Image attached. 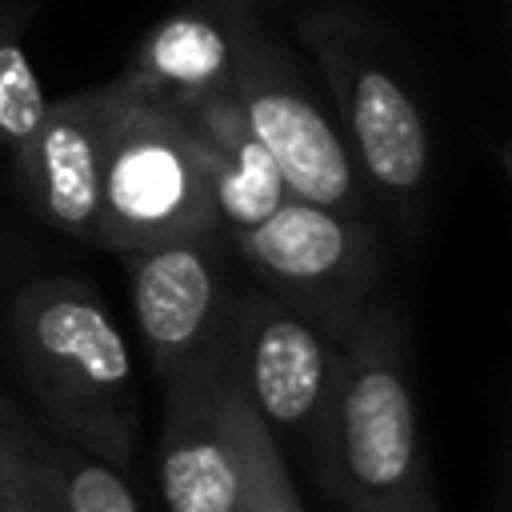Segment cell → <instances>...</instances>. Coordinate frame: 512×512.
<instances>
[{"label": "cell", "instance_id": "cell-15", "mask_svg": "<svg viewBox=\"0 0 512 512\" xmlns=\"http://www.w3.org/2000/svg\"><path fill=\"white\" fill-rule=\"evenodd\" d=\"M44 108L48 100H44V88L36 80L28 52L12 36V28L0 24V140L20 148L40 124Z\"/></svg>", "mask_w": 512, "mask_h": 512}, {"label": "cell", "instance_id": "cell-14", "mask_svg": "<svg viewBox=\"0 0 512 512\" xmlns=\"http://www.w3.org/2000/svg\"><path fill=\"white\" fill-rule=\"evenodd\" d=\"M232 380V376H228ZM236 444H240V500L236 512H304L296 484L288 476L284 448L268 436V428L256 420V412L236 392Z\"/></svg>", "mask_w": 512, "mask_h": 512}, {"label": "cell", "instance_id": "cell-5", "mask_svg": "<svg viewBox=\"0 0 512 512\" xmlns=\"http://www.w3.org/2000/svg\"><path fill=\"white\" fill-rule=\"evenodd\" d=\"M304 40L312 44L336 108L348 132V156L360 164L368 184L392 204H412L428 188L432 144L428 124L416 96L404 80L364 48L344 16H316L304 24Z\"/></svg>", "mask_w": 512, "mask_h": 512}, {"label": "cell", "instance_id": "cell-8", "mask_svg": "<svg viewBox=\"0 0 512 512\" xmlns=\"http://www.w3.org/2000/svg\"><path fill=\"white\" fill-rule=\"evenodd\" d=\"M132 316L152 372L168 384L224 352L228 292L208 236H176L124 252Z\"/></svg>", "mask_w": 512, "mask_h": 512}, {"label": "cell", "instance_id": "cell-2", "mask_svg": "<svg viewBox=\"0 0 512 512\" xmlns=\"http://www.w3.org/2000/svg\"><path fill=\"white\" fill-rule=\"evenodd\" d=\"M16 364L60 436L112 464L140 440V396L128 340L104 300L72 276H48L12 300Z\"/></svg>", "mask_w": 512, "mask_h": 512}, {"label": "cell", "instance_id": "cell-9", "mask_svg": "<svg viewBox=\"0 0 512 512\" xmlns=\"http://www.w3.org/2000/svg\"><path fill=\"white\" fill-rule=\"evenodd\" d=\"M164 388L168 412L160 432V492L168 512H236L240 444L224 352L180 372Z\"/></svg>", "mask_w": 512, "mask_h": 512}, {"label": "cell", "instance_id": "cell-13", "mask_svg": "<svg viewBox=\"0 0 512 512\" xmlns=\"http://www.w3.org/2000/svg\"><path fill=\"white\" fill-rule=\"evenodd\" d=\"M28 448L64 512H140V500L132 484L120 476V464L84 452L68 440H28Z\"/></svg>", "mask_w": 512, "mask_h": 512}, {"label": "cell", "instance_id": "cell-17", "mask_svg": "<svg viewBox=\"0 0 512 512\" xmlns=\"http://www.w3.org/2000/svg\"><path fill=\"white\" fill-rule=\"evenodd\" d=\"M12 452H16V444H12V432L0 424V512H4V500H8V480H12Z\"/></svg>", "mask_w": 512, "mask_h": 512}, {"label": "cell", "instance_id": "cell-11", "mask_svg": "<svg viewBox=\"0 0 512 512\" xmlns=\"http://www.w3.org/2000/svg\"><path fill=\"white\" fill-rule=\"evenodd\" d=\"M240 36L244 24L176 12L148 32L120 84L128 96L188 120L204 104L232 96Z\"/></svg>", "mask_w": 512, "mask_h": 512}, {"label": "cell", "instance_id": "cell-3", "mask_svg": "<svg viewBox=\"0 0 512 512\" xmlns=\"http://www.w3.org/2000/svg\"><path fill=\"white\" fill-rule=\"evenodd\" d=\"M104 140L100 168V228L96 240L116 252L176 236H212L216 208L204 180L200 144L188 124L124 92Z\"/></svg>", "mask_w": 512, "mask_h": 512}, {"label": "cell", "instance_id": "cell-12", "mask_svg": "<svg viewBox=\"0 0 512 512\" xmlns=\"http://www.w3.org/2000/svg\"><path fill=\"white\" fill-rule=\"evenodd\" d=\"M184 124L200 144L216 224H228L232 236L256 228L260 220H268L288 200V188H284L276 164L252 140V132H248L232 96L216 100V104H204Z\"/></svg>", "mask_w": 512, "mask_h": 512}, {"label": "cell", "instance_id": "cell-6", "mask_svg": "<svg viewBox=\"0 0 512 512\" xmlns=\"http://www.w3.org/2000/svg\"><path fill=\"white\" fill-rule=\"evenodd\" d=\"M232 100L252 140L276 164L292 200L356 212L360 180H356L348 144L332 128V120L320 112V104L308 96L284 48L268 32L248 24L240 36Z\"/></svg>", "mask_w": 512, "mask_h": 512}, {"label": "cell", "instance_id": "cell-10", "mask_svg": "<svg viewBox=\"0 0 512 512\" xmlns=\"http://www.w3.org/2000/svg\"><path fill=\"white\" fill-rule=\"evenodd\" d=\"M116 100L120 88L108 84L48 104L32 136L16 148L32 208L52 228L80 240H96L100 228V168Z\"/></svg>", "mask_w": 512, "mask_h": 512}, {"label": "cell", "instance_id": "cell-1", "mask_svg": "<svg viewBox=\"0 0 512 512\" xmlns=\"http://www.w3.org/2000/svg\"><path fill=\"white\" fill-rule=\"evenodd\" d=\"M316 460L340 512H440L408 340L384 308L368 304L344 340Z\"/></svg>", "mask_w": 512, "mask_h": 512}, {"label": "cell", "instance_id": "cell-7", "mask_svg": "<svg viewBox=\"0 0 512 512\" xmlns=\"http://www.w3.org/2000/svg\"><path fill=\"white\" fill-rule=\"evenodd\" d=\"M236 244L276 296L316 312L340 332L368 308L372 248L356 212L288 196L268 220L236 232Z\"/></svg>", "mask_w": 512, "mask_h": 512}, {"label": "cell", "instance_id": "cell-16", "mask_svg": "<svg viewBox=\"0 0 512 512\" xmlns=\"http://www.w3.org/2000/svg\"><path fill=\"white\" fill-rule=\"evenodd\" d=\"M12 480H8V500H4V512H64L56 492L48 488L44 472L36 468L32 460V448H28V436L24 432H12Z\"/></svg>", "mask_w": 512, "mask_h": 512}, {"label": "cell", "instance_id": "cell-4", "mask_svg": "<svg viewBox=\"0 0 512 512\" xmlns=\"http://www.w3.org/2000/svg\"><path fill=\"white\" fill-rule=\"evenodd\" d=\"M348 332L276 292L232 304L224 372L276 444L288 436L316 448Z\"/></svg>", "mask_w": 512, "mask_h": 512}]
</instances>
